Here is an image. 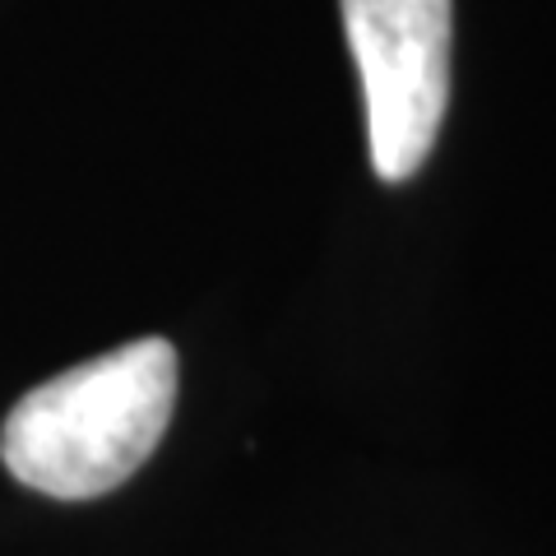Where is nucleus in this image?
I'll list each match as a JSON object with an SVG mask.
<instances>
[{
    "mask_svg": "<svg viewBox=\"0 0 556 556\" xmlns=\"http://www.w3.org/2000/svg\"><path fill=\"white\" fill-rule=\"evenodd\" d=\"M172 404L177 348L135 339L28 390L0 427V459L42 496L93 501L159 450Z\"/></svg>",
    "mask_w": 556,
    "mask_h": 556,
    "instance_id": "1",
    "label": "nucleus"
},
{
    "mask_svg": "<svg viewBox=\"0 0 556 556\" xmlns=\"http://www.w3.org/2000/svg\"><path fill=\"white\" fill-rule=\"evenodd\" d=\"M371 167L380 181H408L431 159L450 108V0H343Z\"/></svg>",
    "mask_w": 556,
    "mask_h": 556,
    "instance_id": "2",
    "label": "nucleus"
}]
</instances>
